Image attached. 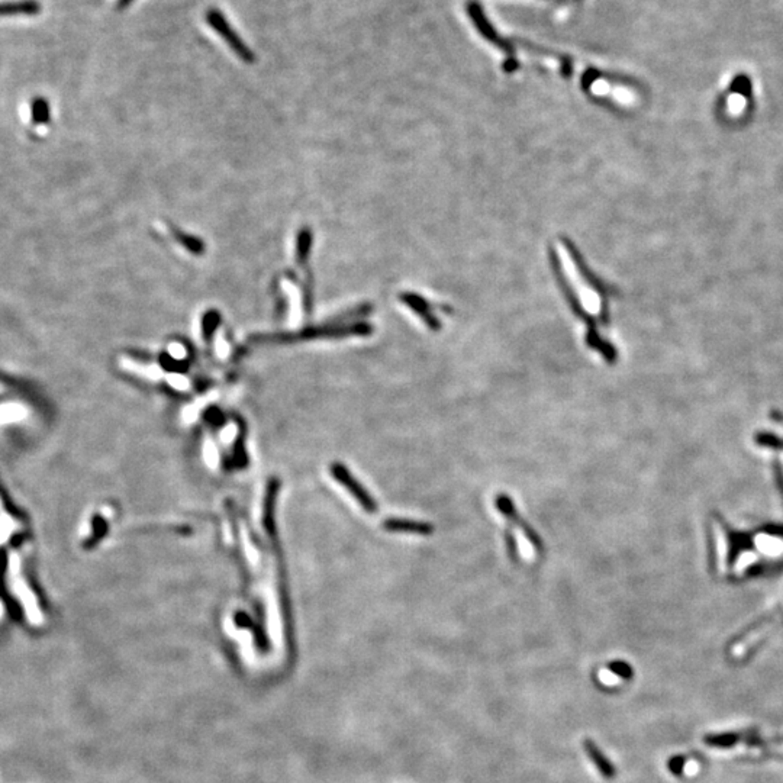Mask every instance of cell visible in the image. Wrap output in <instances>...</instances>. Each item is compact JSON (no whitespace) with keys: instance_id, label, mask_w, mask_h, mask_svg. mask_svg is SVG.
<instances>
[{"instance_id":"1","label":"cell","mask_w":783,"mask_h":783,"mask_svg":"<svg viewBox=\"0 0 783 783\" xmlns=\"http://www.w3.org/2000/svg\"><path fill=\"white\" fill-rule=\"evenodd\" d=\"M206 22L209 23L213 31L228 44L229 48L234 51L242 61L245 63L254 61V52L245 46L242 38L234 31V28L229 25V22L225 19V17L220 10L209 9L206 12Z\"/></svg>"},{"instance_id":"2","label":"cell","mask_w":783,"mask_h":783,"mask_svg":"<svg viewBox=\"0 0 783 783\" xmlns=\"http://www.w3.org/2000/svg\"><path fill=\"white\" fill-rule=\"evenodd\" d=\"M495 503H496V510H498L508 521H511L512 524H515L522 532H524V535L527 536V540H528V541L531 543V545L536 550V553H539V554L543 553V550H544L543 539L539 535V532H536V531L528 524L527 521H524V519L521 518V515H519L518 511L515 510L512 499H511L510 496H508V495H505V493H502V495H498Z\"/></svg>"},{"instance_id":"3","label":"cell","mask_w":783,"mask_h":783,"mask_svg":"<svg viewBox=\"0 0 783 783\" xmlns=\"http://www.w3.org/2000/svg\"><path fill=\"white\" fill-rule=\"evenodd\" d=\"M331 473L357 499V502L362 506V510L370 514H374L377 511L376 501L370 496V493L357 482V478L350 474V472L347 470L345 466L338 463L334 464L331 467Z\"/></svg>"},{"instance_id":"4","label":"cell","mask_w":783,"mask_h":783,"mask_svg":"<svg viewBox=\"0 0 783 783\" xmlns=\"http://www.w3.org/2000/svg\"><path fill=\"white\" fill-rule=\"evenodd\" d=\"M383 528L389 532H406L418 535H431L434 532V525L429 524V522L402 518L386 519L383 522Z\"/></svg>"},{"instance_id":"5","label":"cell","mask_w":783,"mask_h":783,"mask_svg":"<svg viewBox=\"0 0 783 783\" xmlns=\"http://www.w3.org/2000/svg\"><path fill=\"white\" fill-rule=\"evenodd\" d=\"M467 9H469V13H470V17L473 18L476 26L478 28V31H481L490 42L496 44V46H498L499 48L505 50L508 54H514V50H512V47L510 46V44L502 41V39L498 37V34H496L495 31H493L492 26H490L489 22H487V19L485 18V14H483L482 9L478 8V5H477L476 2L469 3V8H467Z\"/></svg>"},{"instance_id":"6","label":"cell","mask_w":783,"mask_h":783,"mask_svg":"<svg viewBox=\"0 0 783 783\" xmlns=\"http://www.w3.org/2000/svg\"><path fill=\"white\" fill-rule=\"evenodd\" d=\"M583 747L585 751L588 753V756L592 759V762L594 763V766L598 767V771L601 772V775L606 779H611L615 775V768L614 766L609 763V760L603 756L602 751L599 750V747L594 744L592 740H585L583 742Z\"/></svg>"},{"instance_id":"7","label":"cell","mask_w":783,"mask_h":783,"mask_svg":"<svg viewBox=\"0 0 783 783\" xmlns=\"http://www.w3.org/2000/svg\"><path fill=\"white\" fill-rule=\"evenodd\" d=\"M41 12V5L37 0H13V2H0V17L5 14H37Z\"/></svg>"},{"instance_id":"8","label":"cell","mask_w":783,"mask_h":783,"mask_svg":"<svg viewBox=\"0 0 783 783\" xmlns=\"http://www.w3.org/2000/svg\"><path fill=\"white\" fill-rule=\"evenodd\" d=\"M311 244H312V234L309 229H303L300 231V234L298 237V263L302 266L307 263V260L309 257V251H311Z\"/></svg>"},{"instance_id":"9","label":"cell","mask_w":783,"mask_h":783,"mask_svg":"<svg viewBox=\"0 0 783 783\" xmlns=\"http://www.w3.org/2000/svg\"><path fill=\"white\" fill-rule=\"evenodd\" d=\"M32 116L35 119V124H46L50 118V113H48V105L46 100L42 99H37L34 104H32Z\"/></svg>"},{"instance_id":"10","label":"cell","mask_w":783,"mask_h":783,"mask_svg":"<svg viewBox=\"0 0 783 783\" xmlns=\"http://www.w3.org/2000/svg\"><path fill=\"white\" fill-rule=\"evenodd\" d=\"M747 105L746 97L743 95H731L728 97V110L731 113H740Z\"/></svg>"},{"instance_id":"11","label":"cell","mask_w":783,"mask_h":783,"mask_svg":"<svg viewBox=\"0 0 783 783\" xmlns=\"http://www.w3.org/2000/svg\"><path fill=\"white\" fill-rule=\"evenodd\" d=\"M505 543H506V548H508V554H510V557L512 560H516L518 559V543L515 540V536L510 531L505 534Z\"/></svg>"},{"instance_id":"12","label":"cell","mask_w":783,"mask_h":783,"mask_svg":"<svg viewBox=\"0 0 783 783\" xmlns=\"http://www.w3.org/2000/svg\"><path fill=\"white\" fill-rule=\"evenodd\" d=\"M205 319H206V321H205V325H203V331H205L206 336H209V334L213 331V328H216L218 322H220V316H218L213 312H211Z\"/></svg>"},{"instance_id":"13","label":"cell","mask_w":783,"mask_h":783,"mask_svg":"<svg viewBox=\"0 0 783 783\" xmlns=\"http://www.w3.org/2000/svg\"><path fill=\"white\" fill-rule=\"evenodd\" d=\"M130 2H133V0H118V2H116V8H118V10L126 9L130 5Z\"/></svg>"}]
</instances>
